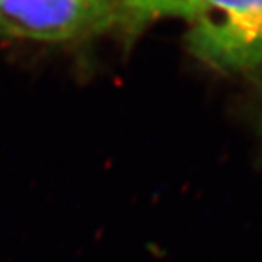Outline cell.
<instances>
[{"label": "cell", "instance_id": "3957f363", "mask_svg": "<svg viewBox=\"0 0 262 262\" xmlns=\"http://www.w3.org/2000/svg\"><path fill=\"white\" fill-rule=\"evenodd\" d=\"M198 3L200 0H117L110 28H118L133 38L162 19L188 22Z\"/></svg>", "mask_w": 262, "mask_h": 262}, {"label": "cell", "instance_id": "7a4b0ae2", "mask_svg": "<svg viewBox=\"0 0 262 262\" xmlns=\"http://www.w3.org/2000/svg\"><path fill=\"white\" fill-rule=\"evenodd\" d=\"M117 0H2L0 35L69 41L110 28Z\"/></svg>", "mask_w": 262, "mask_h": 262}, {"label": "cell", "instance_id": "6da1fadb", "mask_svg": "<svg viewBox=\"0 0 262 262\" xmlns=\"http://www.w3.org/2000/svg\"><path fill=\"white\" fill-rule=\"evenodd\" d=\"M185 42L192 56L219 72L262 70V0H200Z\"/></svg>", "mask_w": 262, "mask_h": 262}, {"label": "cell", "instance_id": "277c9868", "mask_svg": "<svg viewBox=\"0 0 262 262\" xmlns=\"http://www.w3.org/2000/svg\"><path fill=\"white\" fill-rule=\"evenodd\" d=\"M0 3H2V0H0Z\"/></svg>", "mask_w": 262, "mask_h": 262}]
</instances>
